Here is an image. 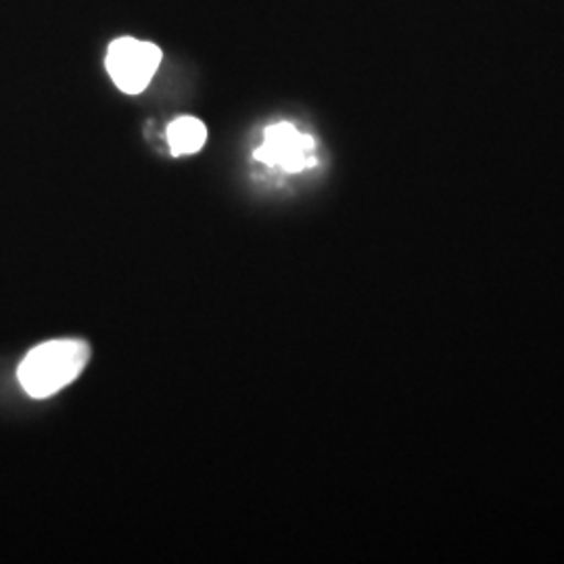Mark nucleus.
Here are the masks:
<instances>
[{"instance_id":"nucleus-1","label":"nucleus","mask_w":564,"mask_h":564,"mask_svg":"<svg viewBox=\"0 0 564 564\" xmlns=\"http://www.w3.org/2000/svg\"><path fill=\"white\" fill-rule=\"evenodd\" d=\"M90 360V347L80 339H53L34 347L18 368L28 395L44 400L74 383Z\"/></svg>"},{"instance_id":"nucleus-2","label":"nucleus","mask_w":564,"mask_h":564,"mask_svg":"<svg viewBox=\"0 0 564 564\" xmlns=\"http://www.w3.org/2000/svg\"><path fill=\"white\" fill-rule=\"evenodd\" d=\"M162 63L160 46L137 39H118L109 46L107 69L126 95H139L153 80Z\"/></svg>"},{"instance_id":"nucleus-3","label":"nucleus","mask_w":564,"mask_h":564,"mask_svg":"<svg viewBox=\"0 0 564 564\" xmlns=\"http://www.w3.org/2000/svg\"><path fill=\"white\" fill-rule=\"evenodd\" d=\"M256 160L297 174L316 165V142L293 123L279 121L263 130L262 147L256 149Z\"/></svg>"},{"instance_id":"nucleus-4","label":"nucleus","mask_w":564,"mask_h":564,"mask_svg":"<svg viewBox=\"0 0 564 564\" xmlns=\"http://www.w3.org/2000/svg\"><path fill=\"white\" fill-rule=\"evenodd\" d=\"M207 141V128L202 120L184 116L172 121L167 128V142L174 155H193L202 151Z\"/></svg>"}]
</instances>
